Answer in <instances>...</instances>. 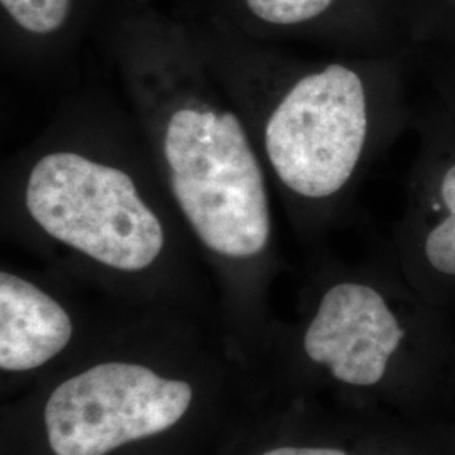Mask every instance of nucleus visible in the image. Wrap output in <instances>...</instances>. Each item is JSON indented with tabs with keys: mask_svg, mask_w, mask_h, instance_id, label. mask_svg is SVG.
<instances>
[{
	"mask_svg": "<svg viewBox=\"0 0 455 455\" xmlns=\"http://www.w3.org/2000/svg\"><path fill=\"white\" fill-rule=\"evenodd\" d=\"M261 455H346L334 449H309V447H280Z\"/></svg>",
	"mask_w": 455,
	"mask_h": 455,
	"instance_id": "10",
	"label": "nucleus"
},
{
	"mask_svg": "<svg viewBox=\"0 0 455 455\" xmlns=\"http://www.w3.org/2000/svg\"><path fill=\"white\" fill-rule=\"evenodd\" d=\"M371 133V100L363 75L341 63L300 76L265 125L276 178L306 199L338 196L358 171Z\"/></svg>",
	"mask_w": 455,
	"mask_h": 455,
	"instance_id": "3",
	"label": "nucleus"
},
{
	"mask_svg": "<svg viewBox=\"0 0 455 455\" xmlns=\"http://www.w3.org/2000/svg\"><path fill=\"white\" fill-rule=\"evenodd\" d=\"M334 0H246L255 16L276 26H295L323 16Z\"/></svg>",
	"mask_w": 455,
	"mask_h": 455,
	"instance_id": "9",
	"label": "nucleus"
},
{
	"mask_svg": "<svg viewBox=\"0 0 455 455\" xmlns=\"http://www.w3.org/2000/svg\"><path fill=\"white\" fill-rule=\"evenodd\" d=\"M163 154L174 199L203 243L228 259H251L267 248L265 176L236 115L180 105L165 122Z\"/></svg>",
	"mask_w": 455,
	"mask_h": 455,
	"instance_id": "1",
	"label": "nucleus"
},
{
	"mask_svg": "<svg viewBox=\"0 0 455 455\" xmlns=\"http://www.w3.org/2000/svg\"><path fill=\"white\" fill-rule=\"evenodd\" d=\"M17 24L33 34L58 31L66 22L71 0H0Z\"/></svg>",
	"mask_w": 455,
	"mask_h": 455,
	"instance_id": "8",
	"label": "nucleus"
},
{
	"mask_svg": "<svg viewBox=\"0 0 455 455\" xmlns=\"http://www.w3.org/2000/svg\"><path fill=\"white\" fill-rule=\"evenodd\" d=\"M73 324L51 295L20 276L0 274V366L29 371L60 355Z\"/></svg>",
	"mask_w": 455,
	"mask_h": 455,
	"instance_id": "6",
	"label": "nucleus"
},
{
	"mask_svg": "<svg viewBox=\"0 0 455 455\" xmlns=\"http://www.w3.org/2000/svg\"><path fill=\"white\" fill-rule=\"evenodd\" d=\"M405 331L383 295L356 282H342L324 293L304 338L310 359L331 368L344 383L376 385Z\"/></svg>",
	"mask_w": 455,
	"mask_h": 455,
	"instance_id": "5",
	"label": "nucleus"
},
{
	"mask_svg": "<svg viewBox=\"0 0 455 455\" xmlns=\"http://www.w3.org/2000/svg\"><path fill=\"white\" fill-rule=\"evenodd\" d=\"M191 400L186 381L165 379L140 364L103 363L66 379L49 396V445L56 455H107L165 432Z\"/></svg>",
	"mask_w": 455,
	"mask_h": 455,
	"instance_id": "4",
	"label": "nucleus"
},
{
	"mask_svg": "<svg viewBox=\"0 0 455 455\" xmlns=\"http://www.w3.org/2000/svg\"><path fill=\"white\" fill-rule=\"evenodd\" d=\"M417 174L411 212L425 221L423 255L440 275L455 276V124L445 115Z\"/></svg>",
	"mask_w": 455,
	"mask_h": 455,
	"instance_id": "7",
	"label": "nucleus"
},
{
	"mask_svg": "<svg viewBox=\"0 0 455 455\" xmlns=\"http://www.w3.org/2000/svg\"><path fill=\"white\" fill-rule=\"evenodd\" d=\"M26 208L54 240L115 270L157 260L163 223L122 169L76 152H51L29 172Z\"/></svg>",
	"mask_w": 455,
	"mask_h": 455,
	"instance_id": "2",
	"label": "nucleus"
}]
</instances>
